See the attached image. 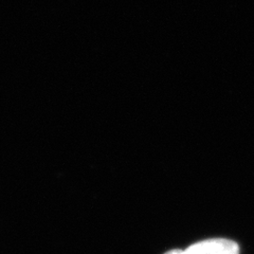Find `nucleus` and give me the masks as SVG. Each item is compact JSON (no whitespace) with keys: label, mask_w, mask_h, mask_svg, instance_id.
I'll return each instance as SVG.
<instances>
[{"label":"nucleus","mask_w":254,"mask_h":254,"mask_svg":"<svg viewBox=\"0 0 254 254\" xmlns=\"http://www.w3.org/2000/svg\"><path fill=\"white\" fill-rule=\"evenodd\" d=\"M165 254H240L238 245L226 238H213L190 246L186 250H172Z\"/></svg>","instance_id":"obj_1"}]
</instances>
